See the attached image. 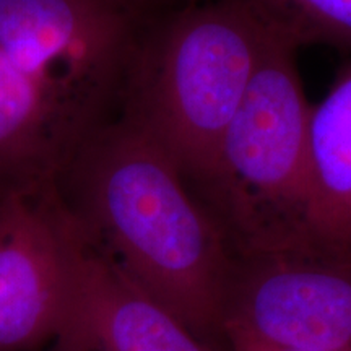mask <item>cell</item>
Here are the masks:
<instances>
[{"label":"cell","mask_w":351,"mask_h":351,"mask_svg":"<svg viewBox=\"0 0 351 351\" xmlns=\"http://www.w3.org/2000/svg\"><path fill=\"white\" fill-rule=\"evenodd\" d=\"M300 49L326 44L351 51V0H232Z\"/></svg>","instance_id":"cell-10"},{"label":"cell","mask_w":351,"mask_h":351,"mask_svg":"<svg viewBox=\"0 0 351 351\" xmlns=\"http://www.w3.org/2000/svg\"><path fill=\"white\" fill-rule=\"evenodd\" d=\"M67 205L59 179L0 200V351H44L67 304Z\"/></svg>","instance_id":"cell-6"},{"label":"cell","mask_w":351,"mask_h":351,"mask_svg":"<svg viewBox=\"0 0 351 351\" xmlns=\"http://www.w3.org/2000/svg\"><path fill=\"white\" fill-rule=\"evenodd\" d=\"M298 49L269 32L208 178L194 189L236 256L319 249L309 178L311 104Z\"/></svg>","instance_id":"cell-3"},{"label":"cell","mask_w":351,"mask_h":351,"mask_svg":"<svg viewBox=\"0 0 351 351\" xmlns=\"http://www.w3.org/2000/svg\"><path fill=\"white\" fill-rule=\"evenodd\" d=\"M152 0H0V49L86 138L112 119Z\"/></svg>","instance_id":"cell-4"},{"label":"cell","mask_w":351,"mask_h":351,"mask_svg":"<svg viewBox=\"0 0 351 351\" xmlns=\"http://www.w3.org/2000/svg\"><path fill=\"white\" fill-rule=\"evenodd\" d=\"M267 39L269 29L232 0L152 15L127 65L117 117L156 143L197 189L213 168Z\"/></svg>","instance_id":"cell-2"},{"label":"cell","mask_w":351,"mask_h":351,"mask_svg":"<svg viewBox=\"0 0 351 351\" xmlns=\"http://www.w3.org/2000/svg\"><path fill=\"white\" fill-rule=\"evenodd\" d=\"M65 230L67 304L56 337L44 351H218L140 288L95 243L69 207Z\"/></svg>","instance_id":"cell-7"},{"label":"cell","mask_w":351,"mask_h":351,"mask_svg":"<svg viewBox=\"0 0 351 351\" xmlns=\"http://www.w3.org/2000/svg\"><path fill=\"white\" fill-rule=\"evenodd\" d=\"M228 324L276 348L351 351V256L324 249L239 256Z\"/></svg>","instance_id":"cell-5"},{"label":"cell","mask_w":351,"mask_h":351,"mask_svg":"<svg viewBox=\"0 0 351 351\" xmlns=\"http://www.w3.org/2000/svg\"><path fill=\"white\" fill-rule=\"evenodd\" d=\"M223 346L228 351H291L263 343V341L249 335L247 332L230 326V324L223 328Z\"/></svg>","instance_id":"cell-11"},{"label":"cell","mask_w":351,"mask_h":351,"mask_svg":"<svg viewBox=\"0 0 351 351\" xmlns=\"http://www.w3.org/2000/svg\"><path fill=\"white\" fill-rule=\"evenodd\" d=\"M59 189L95 243L152 298L219 351L236 256L181 169L119 117L91 132Z\"/></svg>","instance_id":"cell-1"},{"label":"cell","mask_w":351,"mask_h":351,"mask_svg":"<svg viewBox=\"0 0 351 351\" xmlns=\"http://www.w3.org/2000/svg\"><path fill=\"white\" fill-rule=\"evenodd\" d=\"M82 142L49 96L0 49V200L59 179Z\"/></svg>","instance_id":"cell-8"},{"label":"cell","mask_w":351,"mask_h":351,"mask_svg":"<svg viewBox=\"0 0 351 351\" xmlns=\"http://www.w3.org/2000/svg\"><path fill=\"white\" fill-rule=\"evenodd\" d=\"M309 178L315 244L351 256V62L311 108Z\"/></svg>","instance_id":"cell-9"}]
</instances>
